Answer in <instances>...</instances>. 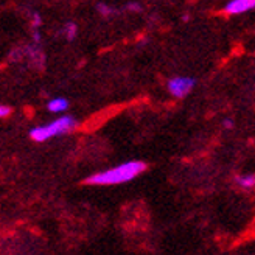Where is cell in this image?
Here are the masks:
<instances>
[{
	"label": "cell",
	"instance_id": "obj_4",
	"mask_svg": "<svg viewBox=\"0 0 255 255\" xmlns=\"http://www.w3.org/2000/svg\"><path fill=\"white\" fill-rule=\"evenodd\" d=\"M255 8V0H232V2H227L224 6V12L229 16H235V14H243L251 9Z\"/></svg>",
	"mask_w": 255,
	"mask_h": 255
},
{
	"label": "cell",
	"instance_id": "obj_5",
	"mask_svg": "<svg viewBox=\"0 0 255 255\" xmlns=\"http://www.w3.org/2000/svg\"><path fill=\"white\" fill-rule=\"evenodd\" d=\"M48 111L50 112H55V114H59V112H64V111H67L69 108V101L66 98H53V100H50L48 101V105H47Z\"/></svg>",
	"mask_w": 255,
	"mask_h": 255
},
{
	"label": "cell",
	"instance_id": "obj_9",
	"mask_svg": "<svg viewBox=\"0 0 255 255\" xmlns=\"http://www.w3.org/2000/svg\"><path fill=\"white\" fill-rule=\"evenodd\" d=\"M97 9H98V12H100V14L103 16V17H109V16L112 14V12H114V9H111L108 5H103V3H98V5H97Z\"/></svg>",
	"mask_w": 255,
	"mask_h": 255
},
{
	"label": "cell",
	"instance_id": "obj_1",
	"mask_svg": "<svg viewBox=\"0 0 255 255\" xmlns=\"http://www.w3.org/2000/svg\"><path fill=\"white\" fill-rule=\"evenodd\" d=\"M146 170V165L140 160H131V162H125L120 163L119 167H114L111 170L97 173L91 176L89 179H86L87 184L92 185H119L129 182L138 174H142Z\"/></svg>",
	"mask_w": 255,
	"mask_h": 255
},
{
	"label": "cell",
	"instance_id": "obj_6",
	"mask_svg": "<svg viewBox=\"0 0 255 255\" xmlns=\"http://www.w3.org/2000/svg\"><path fill=\"white\" fill-rule=\"evenodd\" d=\"M238 185H241L243 188H252L255 185V176L254 174H245V176H238L237 177Z\"/></svg>",
	"mask_w": 255,
	"mask_h": 255
},
{
	"label": "cell",
	"instance_id": "obj_11",
	"mask_svg": "<svg viewBox=\"0 0 255 255\" xmlns=\"http://www.w3.org/2000/svg\"><path fill=\"white\" fill-rule=\"evenodd\" d=\"M33 41H34V44H39L41 42V33L39 31H33Z\"/></svg>",
	"mask_w": 255,
	"mask_h": 255
},
{
	"label": "cell",
	"instance_id": "obj_8",
	"mask_svg": "<svg viewBox=\"0 0 255 255\" xmlns=\"http://www.w3.org/2000/svg\"><path fill=\"white\" fill-rule=\"evenodd\" d=\"M30 20H31V28H33V31H39L41 25H42V17L37 14V12H33Z\"/></svg>",
	"mask_w": 255,
	"mask_h": 255
},
{
	"label": "cell",
	"instance_id": "obj_12",
	"mask_svg": "<svg viewBox=\"0 0 255 255\" xmlns=\"http://www.w3.org/2000/svg\"><path fill=\"white\" fill-rule=\"evenodd\" d=\"M223 126H226V128H232V126H234V122L227 119V120L223 122Z\"/></svg>",
	"mask_w": 255,
	"mask_h": 255
},
{
	"label": "cell",
	"instance_id": "obj_3",
	"mask_svg": "<svg viewBox=\"0 0 255 255\" xmlns=\"http://www.w3.org/2000/svg\"><path fill=\"white\" fill-rule=\"evenodd\" d=\"M167 87L173 97L182 98L195 87V80L190 78V76H174L168 81Z\"/></svg>",
	"mask_w": 255,
	"mask_h": 255
},
{
	"label": "cell",
	"instance_id": "obj_10",
	"mask_svg": "<svg viewBox=\"0 0 255 255\" xmlns=\"http://www.w3.org/2000/svg\"><path fill=\"white\" fill-rule=\"evenodd\" d=\"M9 114H11V108L9 106H6V105H2V106H0V117H8L9 116Z\"/></svg>",
	"mask_w": 255,
	"mask_h": 255
},
{
	"label": "cell",
	"instance_id": "obj_7",
	"mask_svg": "<svg viewBox=\"0 0 255 255\" xmlns=\"http://www.w3.org/2000/svg\"><path fill=\"white\" fill-rule=\"evenodd\" d=\"M76 33H78V27L73 22H67L64 25V36L67 37V41H73L76 37Z\"/></svg>",
	"mask_w": 255,
	"mask_h": 255
},
{
	"label": "cell",
	"instance_id": "obj_2",
	"mask_svg": "<svg viewBox=\"0 0 255 255\" xmlns=\"http://www.w3.org/2000/svg\"><path fill=\"white\" fill-rule=\"evenodd\" d=\"M76 128V120L72 116H62L53 122H50L47 125L42 126H36L30 131V137L37 143L47 142V140L58 137V135H64L72 132Z\"/></svg>",
	"mask_w": 255,
	"mask_h": 255
}]
</instances>
